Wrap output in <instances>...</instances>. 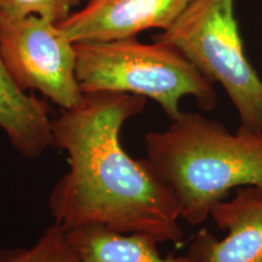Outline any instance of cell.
<instances>
[{
  "instance_id": "3957f363",
  "label": "cell",
  "mask_w": 262,
  "mask_h": 262,
  "mask_svg": "<svg viewBox=\"0 0 262 262\" xmlns=\"http://www.w3.org/2000/svg\"><path fill=\"white\" fill-rule=\"evenodd\" d=\"M75 73L83 94L122 93L150 98L170 120L182 111L183 97L211 111L217 102L214 83L182 52L165 42L145 44L136 38L77 42Z\"/></svg>"
},
{
  "instance_id": "30bf717a",
  "label": "cell",
  "mask_w": 262,
  "mask_h": 262,
  "mask_svg": "<svg viewBox=\"0 0 262 262\" xmlns=\"http://www.w3.org/2000/svg\"><path fill=\"white\" fill-rule=\"evenodd\" d=\"M0 262H78L67 231L52 224L29 248L0 249Z\"/></svg>"
},
{
  "instance_id": "5b68a950",
  "label": "cell",
  "mask_w": 262,
  "mask_h": 262,
  "mask_svg": "<svg viewBox=\"0 0 262 262\" xmlns=\"http://www.w3.org/2000/svg\"><path fill=\"white\" fill-rule=\"evenodd\" d=\"M0 55L22 90L38 91L61 110L83 98L74 42L54 22L39 16H0Z\"/></svg>"
},
{
  "instance_id": "6da1fadb",
  "label": "cell",
  "mask_w": 262,
  "mask_h": 262,
  "mask_svg": "<svg viewBox=\"0 0 262 262\" xmlns=\"http://www.w3.org/2000/svg\"><path fill=\"white\" fill-rule=\"evenodd\" d=\"M146 103L131 94H84L52 119V147L63 150L68 163L49 195L55 224L66 231L101 226L157 243L182 241L175 193L148 159L134 158L120 142L124 124Z\"/></svg>"
},
{
  "instance_id": "ba28073f",
  "label": "cell",
  "mask_w": 262,
  "mask_h": 262,
  "mask_svg": "<svg viewBox=\"0 0 262 262\" xmlns=\"http://www.w3.org/2000/svg\"><path fill=\"white\" fill-rule=\"evenodd\" d=\"M0 129L22 157L37 159L52 147L47 100L27 94L12 79L0 55Z\"/></svg>"
},
{
  "instance_id": "7a4b0ae2",
  "label": "cell",
  "mask_w": 262,
  "mask_h": 262,
  "mask_svg": "<svg viewBox=\"0 0 262 262\" xmlns=\"http://www.w3.org/2000/svg\"><path fill=\"white\" fill-rule=\"evenodd\" d=\"M147 159L171 187L181 219L201 225L231 189L262 187V131L182 112L163 131L145 136Z\"/></svg>"
},
{
  "instance_id": "9c48e42d",
  "label": "cell",
  "mask_w": 262,
  "mask_h": 262,
  "mask_svg": "<svg viewBox=\"0 0 262 262\" xmlns=\"http://www.w3.org/2000/svg\"><path fill=\"white\" fill-rule=\"evenodd\" d=\"M78 262H198L189 255L163 256L153 238L141 233H119L101 226L67 231Z\"/></svg>"
},
{
  "instance_id": "7c38bea8",
  "label": "cell",
  "mask_w": 262,
  "mask_h": 262,
  "mask_svg": "<svg viewBox=\"0 0 262 262\" xmlns=\"http://www.w3.org/2000/svg\"><path fill=\"white\" fill-rule=\"evenodd\" d=\"M71 2H72V4H73V6H77V5L80 4L81 0H71Z\"/></svg>"
},
{
  "instance_id": "52a82bcc",
  "label": "cell",
  "mask_w": 262,
  "mask_h": 262,
  "mask_svg": "<svg viewBox=\"0 0 262 262\" xmlns=\"http://www.w3.org/2000/svg\"><path fill=\"white\" fill-rule=\"evenodd\" d=\"M210 216L227 235L217 239L202 228L191 241L189 256L198 262H262V187L237 188L233 198L212 208Z\"/></svg>"
},
{
  "instance_id": "277c9868",
  "label": "cell",
  "mask_w": 262,
  "mask_h": 262,
  "mask_svg": "<svg viewBox=\"0 0 262 262\" xmlns=\"http://www.w3.org/2000/svg\"><path fill=\"white\" fill-rule=\"evenodd\" d=\"M153 40L182 52L209 80L224 88L242 126L262 131V79L245 55L234 0H193Z\"/></svg>"
},
{
  "instance_id": "8fae6325",
  "label": "cell",
  "mask_w": 262,
  "mask_h": 262,
  "mask_svg": "<svg viewBox=\"0 0 262 262\" xmlns=\"http://www.w3.org/2000/svg\"><path fill=\"white\" fill-rule=\"evenodd\" d=\"M72 8L71 0H0V16H39L58 25L72 14Z\"/></svg>"
},
{
  "instance_id": "8992f818",
  "label": "cell",
  "mask_w": 262,
  "mask_h": 262,
  "mask_svg": "<svg viewBox=\"0 0 262 262\" xmlns=\"http://www.w3.org/2000/svg\"><path fill=\"white\" fill-rule=\"evenodd\" d=\"M192 2L88 0L57 26L74 44L136 38L148 29H168Z\"/></svg>"
}]
</instances>
